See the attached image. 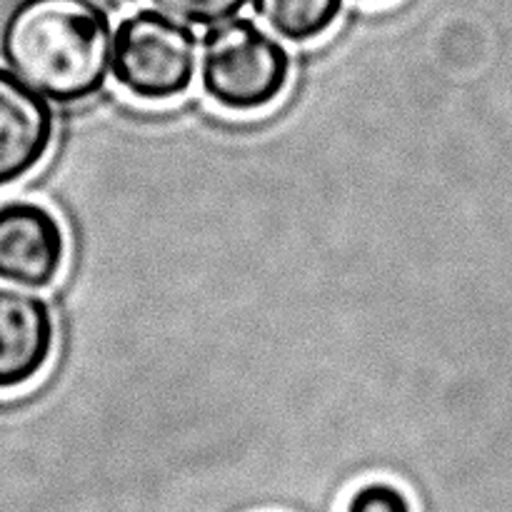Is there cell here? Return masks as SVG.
<instances>
[{
    "instance_id": "cell-2",
    "label": "cell",
    "mask_w": 512,
    "mask_h": 512,
    "mask_svg": "<svg viewBox=\"0 0 512 512\" xmlns=\"http://www.w3.org/2000/svg\"><path fill=\"white\" fill-rule=\"evenodd\" d=\"M200 88L228 113H258L288 90L290 53L253 18H228L208 25L200 40Z\"/></svg>"
},
{
    "instance_id": "cell-8",
    "label": "cell",
    "mask_w": 512,
    "mask_h": 512,
    "mask_svg": "<svg viewBox=\"0 0 512 512\" xmlns=\"http://www.w3.org/2000/svg\"><path fill=\"white\" fill-rule=\"evenodd\" d=\"M150 3L190 25H215L238 15L250 0H150Z\"/></svg>"
},
{
    "instance_id": "cell-7",
    "label": "cell",
    "mask_w": 512,
    "mask_h": 512,
    "mask_svg": "<svg viewBox=\"0 0 512 512\" xmlns=\"http://www.w3.org/2000/svg\"><path fill=\"white\" fill-rule=\"evenodd\" d=\"M345 0H253V10L280 40L310 43L338 23Z\"/></svg>"
},
{
    "instance_id": "cell-3",
    "label": "cell",
    "mask_w": 512,
    "mask_h": 512,
    "mask_svg": "<svg viewBox=\"0 0 512 512\" xmlns=\"http://www.w3.org/2000/svg\"><path fill=\"white\" fill-rule=\"evenodd\" d=\"M198 48L190 23L158 8H140L115 28L110 73L135 100L168 103L193 85Z\"/></svg>"
},
{
    "instance_id": "cell-4",
    "label": "cell",
    "mask_w": 512,
    "mask_h": 512,
    "mask_svg": "<svg viewBox=\"0 0 512 512\" xmlns=\"http://www.w3.org/2000/svg\"><path fill=\"white\" fill-rule=\"evenodd\" d=\"M68 235L58 215L35 200L0 203V280L18 288H50L63 273Z\"/></svg>"
},
{
    "instance_id": "cell-6",
    "label": "cell",
    "mask_w": 512,
    "mask_h": 512,
    "mask_svg": "<svg viewBox=\"0 0 512 512\" xmlns=\"http://www.w3.org/2000/svg\"><path fill=\"white\" fill-rule=\"evenodd\" d=\"M53 140L50 100L0 65V188H10L40 168Z\"/></svg>"
},
{
    "instance_id": "cell-1",
    "label": "cell",
    "mask_w": 512,
    "mask_h": 512,
    "mask_svg": "<svg viewBox=\"0 0 512 512\" xmlns=\"http://www.w3.org/2000/svg\"><path fill=\"white\" fill-rule=\"evenodd\" d=\"M113 35L98 0H18L0 25V58L50 103L75 105L108 83Z\"/></svg>"
},
{
    "instance_id": "cell-9",
    "label": "cell",
    "mask_w": 512,
    "mask_h": 512,
    "mask_svg": "<svg viewBox=\"0 0 512 512\" xmlns=\"http://www.w3.org/2000/svg\"><path fill=\"white\" fill-rule=\"evenodd\" d=\"M345 512H413V505L398 485L370 480L350 495Z\"/></svg>"
},
{
    "instance_id": "cell-10",
    "label": "cell",
    "mask_w": 512,
    "mask_h": 512,
    "mask_svg": "<svg viewBox=\"0 0 512 512\" xmlns=\"http://www.w3.org/2000/svg\"><path fill=\"white\" fill-rule=\"evenodd\" d=\"M368 3H380V0H368Z\"/></svg>"
},
{
    "instance_id": "cell-5",
    "label": "cell",
    "mask_w": 512,
    "mask_h": 512,
    "mask_svg": "<svg viewBox=\"0 0 512 512\" xmlns=\"http://www.w3.org/2000/svg\"><path fill=\"white\" fill-rule=\"evenodd\" d=\"M55 338L53 308L43 295L0 285V393L40 378L55 353Z\"/></svg>"
}]
</instances>
